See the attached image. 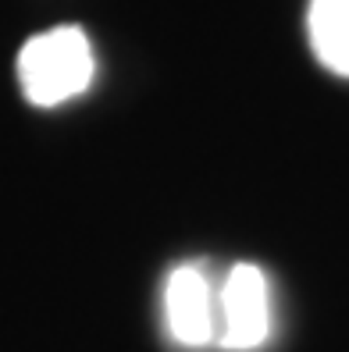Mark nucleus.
I'll use <instances>...</instances> for the list:
<instances>
[{"instance_id": "nucleus-1", "label": "nucleus", "mask_w": 349, "mask_h": 352, "mask_svg": "<svg viewBox=\"0 0 349 352\" xmlns=\"http://www.w3.org/2000/svg\"><path fill=\"white\" fill-rule=\"evenodd\" d=\"M96 57L78 25H57L18 50V86L32 107H61L89 89Z\"/></svg>"}, {"instance_id": "nucleus-2", "label": "nucleus", "mask_w": 349, "mask_h": 352, "mask_svg": "<svg viewBox=\"0 0 349 352\" xmlns=\"http://www.w3.org/2000/svg\"><path fill=\"white\" fill-rule=\"evenodd\" d=\"M271 338V285L257 263H235L218 288V345L260 349Z\"/></svg>"}, {"instance_id": "nucleus-3", "label": "nucleus", "mask_w": 349, "mask_h": 352, "mask_svg": "<svg viewBox=\"0 0 349 352\" xmlns=\"http://www.w3.org/2000/svg\"><path fill=\"white\" fill-rule=\"evenodd\" d=\"M164 324H168V335L186 349H203L218 342V292L203 267L178 263L168 274Z\"/></svg>"}, {"instance_id": "nucleus-4", "label": "nucleus", "mask_w": 349, "mask_h": 352, "mask_svg": "<svg viewBox=\"0 0 349 352\" xmlns=\"http://www.w3.org/2000/svg\"><path fill=\"white\" fill-rule=\"evenodd\" d=\"M306 36L321 65L349 78V0H310Z\"/></svg>"}]
</instances>
